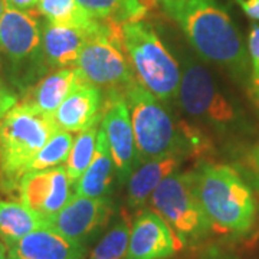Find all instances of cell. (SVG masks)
<instances>
[{
	"mask_svg": "<svg viewBox=\"0 0 259 259\" xmlns=\"http://www.w3.org/2000/svg\"><path fill=\"white\" fill-rule=\"evenodd\" d=\"M163 9L204 61L238 79L249 76V54L231 15L216 0H161Z\"/></svg>",
	"mask_w": 259,
	"mask_h": 259,
	"instance_id": "6da1fadb",
	"label": "cell"
},
{
	"mask_svg": "<svg viewBox=\"0 0 259 259\" xmlns=\"http://www.w3.org/2000/svg\"><path fill=\"white\" fill-rule=\"evenodd\" d=\"M194 189L212 231L241 236L253 228L258 204L235 168L202 163L194 170Z\"/></svg>",
	"mask_w": 259,
	"mask_h": 259,
	"instance_id": "7a4b0ae2",
	"label": "cell"
},
{
	"mask_svg": "<svg viewBox=\"0 0 259 259\" xmlns=\"http://www.w3.org/2000/svg\"><path fill=\"white\" fill-rule=\"evenodd\" d=\"M59 131L52 115L19 102L0 118V187L18 190L30 161Z\"/></svg>",
	"mask_w": 259,
	"mask_h": 259,
	"instance_id": "3957f363",
	"label": "cell"
},
{
	"mask_svg": "<svg viewBox=\"0 0 259 259\" xmlns=\"http://www.w3.org/2000/svg\"><path fill=\"white\" fill-rule=\"evenodd\" d=\"M121 39L139 82L161 102L177 100L180 68L156 30L143 20L121 25Z\"/></svg>",
	"mask_w": 259,
	"mask_h": 259,
	"instance_id": "277c9868",
	"label": "cell"
},
{
	"mask_svg": "<svg viewBox=\"0 0 259 259\" xmlns=\"http://www.w3.org/2000/svg\"><path fill=\"white\" fill-rule=\"evenodd\" d=\"M150 204L183 246L202 241L212 231L196 194L194 171L167 176L150 196Z\"/></svg>",
	"mask_w": 259,
	"mask_h": 259,
	"instance_id": "5b68a950",
	"label": "cell"
},
{
	"mask_svg": "<svg viewBox=\"0 0 259 259\" xmlns=\"http://www.w3.org/2000/svg\"><path fill=\"white\" fill-rule=\"evenodd\" d=\"M124 98L128 105L139 163H146L179 150L180 133L163 102L139 81L131 83L124 91Z\"/></svg>",
	"mask_w": 259,
	"mask_h": 259,
	"instance_id": "8992f818",
	"label": "cell"
},
{
	"mask_svg": "<svg viewBox=\"0 0 259 259\" xmlns=\"http://www.w3.org/2000/svg\"><path fill=\"white\" fill-rule=\"evenodd\" d=\"M124 51L121 25L108 23L102 32L87 40L75 66L79 69L85 82L97 88L124 93L137 81Z\"/></svg>",
	"mask_w": 259,
	"mask_h": 259,
	"instance_id": "52a82bcc",
	"label": "cell"
},
{
	"mask_svg": "<svg viewBox=\"0 0 259 259\" xmlns=\"http://www.w3.org/2000/svg\"><path fill=\"white\" fill-rule=\"evenodd\" d=\"M177 100L182 108L216 128H229L239 120L238 112L203 65L186 59L182 68Z\"/></svg>",
	"mask_w": 259,
	"mask_h": 259,
	"instance_id": "ba28073f",
	"label": "cell"
},
{
	"mask_svg": "<svg viewBox=\"0 0 259 259\" xmlns=\"http://www.w3.org/2000/svg\"><path fill=\"white\" fill-rule=\"evenodd\" d=\"M101 125L111 151L115 173L120 182L128 180L139 163L128 105L121 91H110L104 107Z\"/></svg>",
	"mask_w": 259,
	"mask_h": 259,
	"instance_id": "9c48e42d",
	"label": "cell"
},
{
	"mask_svg": "<svg viewBox=\"0 0 259 259\" xmlns=\"http://www.w3.org/2000/svg\"><path fill=\"white\" fill-rule=\"evenodd\" d=\"M0 54L19 71H22L25 64L45 62L42 54V26L30 12L5 9L0 18Z\"/></svg>",
	"mask_w": 259,
	"mask_h": 259,
	"instance_id": "30bf717a",
	"label": "cell"
},
{
	"mask_svg": "<svg viewBox=\"0 0 259 259\" xmlns=\"http://www.w3.org/2000/svg\"><path fill=\"white\" fill-rule=\"evenodd\" d=\"M72 182L65 167H54L23 175L18 186L20 202L45 222L52 219L71 199Z\"/></svg>",
	"mask_w": 259,
	"mask_h": 259,
	"instance_id": "8fae6325",
	"label": "cell"
},
{
	"mask_svg": "<svg viewBox=\"0 0 259 259\" xmlns=\"http://www.w3.org/2000/svg\"><path fill=\"white\" fill-rule=\"evenodd\" d=\"M112 214V204L108 197H85L72 194L68 203L47 222L65 238L79 243H87L108 223Z\"/></svg>",
	"mask_w": 259,
	"mask_h": 259,
	"instance_id": "7c38bea8",
	"label": "cell"
},
{
	"mask_svg": "<svg viewBox=\"0 0 259 259\" xmlns=\"http://www.w3.org/2000/svg\"><path fill=\"white\" fill-rule=\"evenodd\" d=\"M183 245L164 219L154 210H143L130 228L125 259H167Z\"/></svg>",
	"mask_w": 259,
	"mask_h": 259,
	"instance_id": "4fadbf2b",
	"label": "cell"
},
{
	"mask_svg": "<svg viewBox=\"0 0 259 259\" xmlns=\"http://www.w3.org/2000/svg\"><path fill=\"white\" fill-rule=\"evenodd\" d=\"M87 245L44 226L8 245V259H85Z\"/></svg>",
	"mask_w": 259,
	"mask_h": 259,
	"instance_id": "5bb4252c",
	"label": "cell"
},
{
	"mask_svg": "<svg viewBox=\"0 0 259 259\" xmlns=\"http://www.w3.org/2000/svg\"><path fill=\"white\" fill-rule=\"evenodd\" d=\"M102 94L100 88L82 82L69 94L54 114L59 130L81 133L101 122Z\"/></svg>",
	"mask_w": 259,
	"mask_h": 259,
	"instance_id": "9a60e30c",
	"label": "cell"
},
{
	"mask_svg": "<svg viewBox=\"0 0 259 259\" xmlns=\"http://www.w3.org/2000/svg\"><path fill=\"white\" fill-rule=\"evenodd\" d=\"M93 33L83 29L49 23L42 26V54L51 68L75 66L87 40Z\"/></svg>",
	"mask_w": 259,
	"mask_h": 259,
	"instance_id": "2e32d148",
	"label": "cell"
},
{
	"mask_svg": "<svg viewBox=\"0 0 259 259\" xmlns=\"http://www.w3.org/2000/svg\"><path fill=\"white\" fill-rule=\"evenodd\" d=\"M82 82L85 81L76 66L61 68L32 87L23 102H26L36 111L54 117L65 98Z\"/></svg>",
	"mask_w": 259,
	"mask_h": 259,
	"instance_id": "e0dca14e",
	"label": "cell"
},
{
	"mask_svg": "<svg viewBox=\"0 0 259 259\" xmlns=\"http://www.w3.org/2000/svg\"><path fill=\"white\" fill-rule=\"evenodd\" d=\"M182 161V153L171 151L166 156L146 161L134 170L128 179L127 202L131 209H140L167 176L176 173Z\"/></svg>",
	"mask_w": 259,
	"mask_h": 259,
	"instance_id": "ac0fdd59",
	"label": "cell"
},
{
	"mask_svg": "<svg viewBox=\"0 0 259 259\" xmlns=\"http://www.w3.org/2000/svg\"><path fill=\"white\" fill-rule=\"evenodd\" d=\"M114 170L115 167L112 161L111 151L101 125L98 131L95 156L91 164L83 171L82 176L75 183V193L93 199L107 197L111 187Z\"/></svg>",
	"mask_w": 259,
	"mask_h": 259,
	"instance_id": "d6986e66",
	"label": "cell"
},
{
	"mask_svg": "<svg viewBox=\"0 0 259 259\" xmlns=\"http://www.w3.org/2000/svg\"><path fill=\"white\" fill-rule=\"evenodd\" d=\"M37 10L49 23L83 29L93 35L108 26V23L95 18L76 0H39Z\"/></svg>",
	"mask_w": 259,
	"mask_h": 259,
	"instance_id": "ffe728a7",
	"label": "cell"
},
{
	"mask_svg": "<svg viewBox=\"0 0 259 259\" xmlns=\"http://www.w3.org/2000/svg\"><path fill=\"white\" fill-rule=\"evenodd\" d=\"M44 226H47L45 222L22 202L0 199V238L6 245Z\"/></svg>",
	"mask_w": 259,
	"mask_h": 259,
	"instance_id": "44dd1931",
	"label": "cell"
},
{
	"mask_svg": "<svg viewBox=\"0 0 259 259\" xmlns=\"http://www.w3.org/2000/svg\"><path fill=\"white\" fill-rule=\"evenodd\" d=\"M81 6L105 23L122 25L140 20L146 13L141 0H76Z\"/></svg>",
	"mask_w": 259,
	"mask_h": 259,
	"instance_id": "7402d4cb",
	"label": "cell"
},
{
	"mask_svg": "<svg viewBox=\"0 0 259 259\" xmlns=\"http://www.w3.org/2000/svg\"><path fill=\"white\" fill-rule=\"evenodd\" d=\"M100 127L101 125L98 122L88 130L81 131L74 139V144H72L68 160L64 166L72 185H75L79 180V177L82 176L83 171L88 168V166L93 161L95 150H97V140H98Z\"/></svg>",
	"mask_w": 259,
	"mask_h": 259,
	"instance_id": "603a6c76",
	"label": "cell"
},
{
	"mask_svg": "<svg viewBox=\"0 0 259 259\" xmlns=\"http://www.w3.org/2000/svg\"><path fill=\"white\" fill-rule=\"evenodd\" d=\"M72 144H74L72 133L64 130L56 131L35 156V158L30 161L26 173L54 168V167H59L62 163H66Z\"/></svg>",
	"mask_w": 259,
	"mask_h": 259,
	"instance_id": "cb8c5ba5",
	"label": "cell"
},
{
	"mask_svg": "<svg viewBox=\"0 0 259 259\" xmlns=\"http://www.w3.org/2000/svg\"><path fill=\"white\" fill-rule=\"evenodd\" d=\"M130 222L122 218L102 236L90 259H125L130 239Z\"/></svg>",
	"mask_w": 259,
	"mask_h": 259,
	"instance_id": "d4e9b609",
	"label": "cell"
},
{
	"mask_svg": "<svg viewBox=\"0 0 259 259\" xmlns=\"http://www.w3.org/2000/svg\"><path fill=\"white\" fill-rule=\"evenodd\" d=\"M249 54V91L253 101L259 105V25H253L248 36Z\"/></svg>",
	"mask_w": 259,
	"mask_h": 259,
	"instance_id": "484cf974",
	"label": "cell"
},
{
	"mask_svg": "<svg viewBox=\"0 0 259 259\" xmlns=\"http://www.w3.org/2000/svg\"><path fill=\"white\" fill-rule=\"evenodd\" d=\"M18 104V97L16 94L10 90L3 79L0 78V118L9 111L12 107Z\"/></svg>",
	"mask_w": 259,
	"mask_h": 259,
	"instance_id": "4316f807",
	"label": "cell"
},
{
	"mask_svg": "<svg viewBox=\"0 0 259 259\" xmlns=\"http://www.w3.org/2000/svg\"><path fill=\"white\" fill-rule=\"evenodd\" d=\"M243 13L252 20H259V0H235Z\"/></svg>",
	"mask_w": 259,
	"mask_h": 259,
	"instance_id": "83f0119b",
	"label": "cell"
},
{
	"mask_svg": "<svg viewBox=\"0 0 259 259\" xmlns=\"http://www.w3.org/2000/svg\"><path fill=\"white\" fill-rule=\"evenodd\" d=\"M37 2L39 0H5L6 8L23 10V12H30L37 8Z\"/></svg>",
	"mask_w": 259,
	"mask_h": 259,
	"instance_id": "f1b7e54d",
	"label": "cell"
},
{
	"mask_svg": "<svg viewBox=\"0 0 259 259\" xmlns=\"http://www.w3.org/2000/svg\"><path fill=\"white\" fill-rule=\"evenodd\" d=\"M204 259H238L232 255H228V253H223V252H219V250H210L206 253V258Z\"/></svg>",
	"mask_w": 259,
	"mask_h": 259,
	"instance_id": "f546056e",
	"label": "cell"
},
{
	"mask_svg": "<svg viewBox=\"0 0 259 259\" xmlns=\"http://www.w3.org/2000/svg\"><path fill=\"white\" fill-rule=\"evenodd\" d=\"M250 158H252V163H253L255 168L259 171V144L253 147L252 153H250Z\"/></svg>",
	"mask_w": 259,
	"mask_h": 259,
	"instance_id": "4dcf8cb0",
	"label": "cell"
},
{
	"mask_svg": "<svg viewBox=\"0 0 259 259\" xmlns=\"http://www.w3.org/2000/svg\"><path fill=\"white\" fill-rule=\"evenodd\" d=\"M0 259H8V245L0 238Z\"/></svg>",
	"mask_w": 259,
	"mask_h": 259,
	"instance_id": "1f68e13d",
	"label": "cell"
},
{
	"mask_svg": "<svg viewBox=\"0 0 259 259\" xmlns=\"http://www.w3.org/2000/svg\"><path fill=\"white\" fill-rule=\"evenodd\" d=\"M5 9H6V3H5V0H0V18H2Z\"/></svg>",
	"mask_w": 259,
	"mask_h": 259,
	"instance_id": "d6a6232c",
	"label": "cell"
}]
</instances>
